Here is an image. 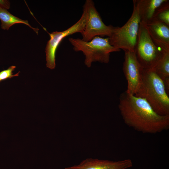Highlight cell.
<instances>
[{
  "instance_id": "obj_2",
  "label": "cell",
  "mask_w": 169,
  "mask_h": 169,
  "mask_svg": "<svg viewBox=\"0 0 169 169\" xmlns=\"http://www.w3.org/2000/svg\"><path fill=\"white\" fill-rule=\"evenodd\" d=\"M145 99L154 111L169 115V97L162 80L153 69H144L141 85L135 95Z\"/></svg>"
},
{
  "instance_id": "obj_5",
  "label": "cell",
  "mask_w": 169,
  "mask_h": 169,
  "mask_svg": "<svg viewBox=\"0 0 169 169\" xmlns=\"http://www.w3.org/2000/svg\"><path fill=\"white\" fill-rule=\"evenodd\" d=\"M134 52L144 69H152L162 54V51L152 39L145 24L141 22Z\"/></svg>"
},
{
  "instance_id": "obj_11",
  "label": "cell",
  "mask_w": 169,
  "mask_h": 169,
  "mask_svg": "<svg viewBox=\"0 0 169 169\" xmlns=\"http://www.w3.org/2000/svg\"><path fill=\"white\" fill-rule=\"evenodd\" d=\"M141 22L147 24L153 19L156 9L168 0H136Z\"/></svg>"
},
{
  "instance_id": "obj_13",
  "label": "cell",
  "mask_w": 169,
  "mask_h": 169,
  "mask_svg": "<svg viewBox=\"0 0 169 169\" xmlns=\"http://www.w3.org/2000/svg\"><path fill=\"white\" fill-rule=\"evenodd\" d=\"M0 20L1 23V28L3 29L8 30L14 24L23 23L29 26L38 34V28L32 27L28 21L23 20L13 15L7 9L0 8Z\"/></svg>"
},
{
  "instance_id": "obj_4",
  "label": "cell",
  "mask_w": 169,
  "mask_h": 169,
  "mask_svg": "<svg viewBox=\"0 0 169 169\" xmlns=\"http://www.w3.org/2000/svg\"><path fill=\"white\" fill-rule=\"evenodd\" d=\"M133 3V11L129 20L121 27H114L108 37L111 45L124 51L134 52L141 23L136 0Z\"/></svg>"
},
{
  "instance_id": "obj_1",
  "label": "cell",
  "mask_w": 169,
  "mask_h": 169,
  "mask_svg": "<svg viewBox=\"0 0 169 169\" xmlns=\"http://www.w3.org/2000/svg\"><path fill=\"white\" fill-rule=\"evenodd\" d=\"M118 108L125 123L137 131L155 134L169 128V115L158 114L143 98L125 91L120 95Z\"/></svg>"
},
{
  "instance_id": "obj_14",
  "label": "cell",
  "mask_w": 169,
  "mask_h": 169,
  "mask_svg": "<svg viewBox=\"0 0 169 169\" xmlns=\"http://www.w3.org/2000/svg\"><path fill=\"white\" fill-rule=\"evenodd\" d=\"M169 1L163 4L156 9L152 20L161 22L169 26Z\"/></svg>"
},
{
  "instance_id": "obj_7",
  "label": "cell",
  "mask_w": 169,
  "mask_h": 169,
  "mask_svg": "<svg viewBox=\"0 0 169 169\" xmlns=\"http://www.w3.org/2000/svg\"><path fill=\"white\" fill-rule=\"evenodd\" d=\"M86 21V14L83 9V13L80 19L70 27L62 31H54L49 33L50 38L48 41L45 48L46 66L53 69L55 67L56 52L60 43L65 37L74 33L83 31Z\"/></svg>"
},
{
  "instance_id": "obj_8",
  "label": "cell",
  "mask_w": 169,
  "mask_h": 169,
  "mask_svg": "<svg viewBox=\"0 0 169 169\" xmlns=\"http://www.w3.org/2000/svg\"><path fill=\"white\" fill-rule=\"evenodd\" d=\"M124 52L123 69L127 84L125 91L135 95L141 85L144 69L137 60L134 52Z\"/></svg>"
},
{
  "instance_id": "obj_16",
  "label": "cell",
  "mask_w": 169,
  "mask_h": 169,
  "mask_svg": "<svg viewBox=\"0 0 169 169\" xmlns=\"http://www.w3.org/2000/svg\"><path fill=\"white\" fill-rule=\"evenodd\" d=\"M9 1L6 0H0V8L6 9H9L10 8Z\"/></svg>"
},
{
  "instance_id": "obj_6",
  "label": "cell",
  "mask_w": 169,
  "mask_h": 169,
  "mask_svg": "<svg viewBox=\"0 0 169 169\" xmlns=\"http://www.w3.org/2000/svg\"><path fill=\"white\" fill-rule=\"evenodd\" d=\"M86 13V21L84 28L81 33L83 41L88 42L96 36L109 37L114 27L106 25L97 10L92 0H86L83 6Z\"/></svg>"
},
{
  "instance_id": "obj_10",
  "label": "cell",
  "mask_w": 169,
  "mask_h": 169,
  "mask_svg": "<svg viewBox=\"0 0 169 169\" xmlns=\"http://www.w3.org/2000/svg\"><path fill=\"white\" fill-rule=\"evenodd\" d=\"M145 25L155 44L162 51L169 52V26L154 20Z\"/></svg>"
},
{
  "instance_id": "obj_12",
  "label": "cell",
  "mask_w": 169,
  "mask_h": 169,
  "mask_svg": "<svg viewBox=\"0 0 169 169\" xmlns=\"http://www.w3.org/2000/svg\"><path fill=\"white\" fill-rule=\"evenodd\" d=\"M152 69L163 81L167 92L169 90V52L162 51Z\"/></svg>"
},
{
  "instance_id": "obj_17",
  "label": "cell",
  "mask_w": 169,
  "mask_h": 169,
  "mask_svg": "<svg viewBox=\"0 0 169 169\" xmlns=\"http://www.w3.org/2000/svg\"><path fill=\"white\" fill-rule=\"evenodd\" d=\"M1 81V80H0V82Z\"/></svg>"
},
{
  "instance_id": "obj_15",
  "label": "cell",
  "mask_w": 169,
  "mask_h": 169,
  "mask_svg": "<svg viewBox=\"0 0 169 169\" xmlns=\"http://www.w3.org/2000/svg\"><path fill=\"white\" fill-rule=\"evenodd\" d=\"M16 66L12 65L6 70H3L0 72V80L1 81L8 79H10L14 77L19 76V71L17 73L13 74V71L15 70Z\"/></svg>"
},
{
  "instance_id": "obj_3",
  "label": "cell",
  "mask_w": 169,
  "mask_h": 169,
  "mask_svg": "<svg viewBox=\"0 0 169 169\" xmlns=\"http://www.w3.org/2000/svg\"><path fill=\"white\" fill-rule=\"evenodd\" d=\"M68 39L74 51H81L84 55V64L88 67L93 62L108 63L110 53L121 50L111 45L108 37L96 36L88 42L79 38H69Z\"/></svg>"
},
{
  "instance_id": "obj_9",
  "label": "cell",
  "mask_w": 169,
  "mask_h": 169,
  "mask_svg": "<svg viewBox=\"0 0 169 169\" xmlns=\"http://www.w3.org/2000/svg\"><path fill=\"white\" fill-rule=\"evenodd\" d=\"M129 159L118 161L88 158L78 165L65 167L64 169H127L132 167Z\"/></svg>"
}]
</instances>
